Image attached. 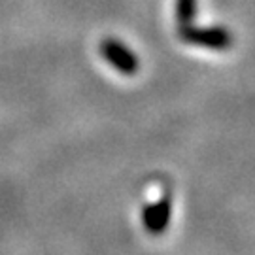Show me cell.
Here are the masks:
<instances>
[{"instance_id":"4","label":"cell","mask_w":255,"mask_h":255,"mask_svg":"<svg viewBox=\"0 0 255 255\" xmlns=\"http://www.w3.org/2000/svg\"><path fill=\"white\" fill-rule=\"evenodd\" d=\"M197 15V0H176V17L182 25H189Z\"/></svg>"},{"instance_id":"1","label":"cell","mask_w":255,"mask_h":255,"mask_svg":"<svg viewBox=\"0 0 255 255\" xmlns=\"http://www.w3.org/2000/svg\"><path fill=\"white\" fill-rule=\"evenodd\" d=\"M180 38L185 44L206 47V49H218V51L229 49L233 46V36L223 27H193L189 23V25H182Z\"/></svg>"},{"instance_id":"3","label":"cell","mask_w":255,"mask_h":255,"mask_svg":"<svg viewBox=\"0 0 255 255\" xmlns=\"http://www.w3.org/2000/svg\"><path fill=\"white\" fill-rule=\"evenodd\" d=\"M142 219H144V227L149 233H153V235H159V233L166 231L168 221H170V201L161 199V201L146 206L144 214H142Z\"/></svg>"},{"instance_id":"2","label":"cell","mask_w":255,"mask_h":255,"mask_svg":"<svg viewBox=\"0 0 255 255\" xmlns=\"http://www.w3.org/2000/svg\"><path fill=\"white\" fill-rule=\"evenodd\" d=\"M101 53L104 61L110 63L118 72L125 74V76H132L138 72V57L127 46H123L116 38H106L101 44Z\"/></svg>"}]
</instances>
